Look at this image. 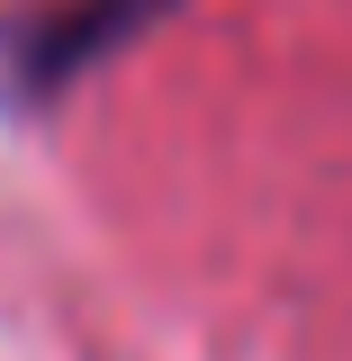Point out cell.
<instances>
[{"label":"cell","instance_id":"6da1fadb","mask_svg":"<svg viewBox=\"0 0 352 361\" xmlns=\"http://www.w3.org/2000/svg\"><path fill=\"white\" fill-rule=\"evenodd\" d=\"M163 9L172 0H37V9H18L0 27V90L45 109V99H63L82 82L90 63H109L127 37H145Z\"/></svg>","mask_w":352,"mask_h":361}]
</instances>
